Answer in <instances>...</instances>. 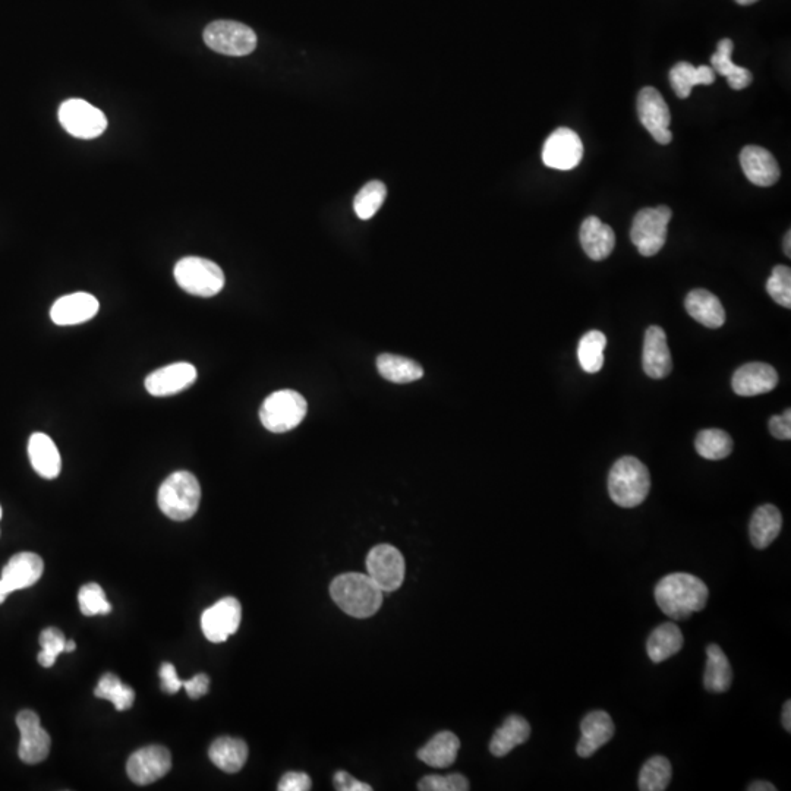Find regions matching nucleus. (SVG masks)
Returning a JSON list of instances; mask_svg holds the SVG:
<instances>
[{
  "mask_svg": "<svg viewBox=\"0 0 791 791\" xmlns=\"http://www.w3.org/2000/svg\"><path fill=\"white\" fill-rule=\"evenodd\" d=\"M99 310L96 296L77 292L59 298L50 310V318L58 326H78L96 317Z\"/></svg>",
  "mask_w": 791,
  "mask_h": 791,
  "instance_id": "18",
  "label": "nucleus"
},
{
  "mask_svg": "<svg viewBox=\"0 0 791 791\" xmlns=\"http://www.w3.org/2000/svg\"><path fill=\"white\" fill-rule=\"evenodd\" d=\"M200 501V482L187 471H178L167 477L157 494L160 510L176 522L191 519L197 513Z\"/></svg>",
  "mask_w": 791,
  "mask_h": 791,
  "instance_id": "4",
  "label": "nucleus"
},
{
  "mask_svg": "<svg viewBox=\"0 0 791 791\" xmlns=\"http://www.w3.org/2000/svg\"><path fill=\"white\" fill-rule=\"evenodd\" d=\"M387 197V188L383 182L371 181L356 194L354 210L361 220H370L381 209Z\"/></svg>",
  "mask_w": 791,
  "mask_h": 791,
  "instance_id": "39",
  "label": "nucleus"
},
{
  "mask_svg": "<svg viewBox=\"0 0 791 791\" xmlns=\"http://www.w3.org/2000/svg\"><path fill=\"white\" fill-rule=\"evenodd\" d=\"M334 789L339 791H371L373 787L361 783L345 771L336 772L334 775Z\"/></svg>",
  "mask_w": 791,
  "mask_h": 791,
  "instance_id": "46",
  "label": "nucleus"
},
{
  "mask_svg": "<svg viewBox=\"0 0 791 791\" xmlns=\"http://www.w3.org/2000/svg\"><path fill=\"white\" fill-rule=\"evenodd\" d=\"M605 346H607V337L598 330H592L582 337L578 346V359L583 371L589 374L601 371L604 365Z\"/></svg>",
  "mask_w": 791,
  "mask_h": 791,
  "instance_id": "35",
  "label": "nucleus"
},
{
  "mask_svg": "<svg viewBox=\"0 0 791 791\" xmlns=\"http://www.w3.org/2000/svg\"><path fill=\"white\" fill-rule=\"evenodd\" d=\"M377 370L381 377L396 384L414 383L424 377V370L417 362L393 354L378 356Z\"/></svg>",
  "mask_w": 791,
  "mask_h": 791,
  "instance_id": "34",
  "label": "nucleus"
},
{
  "mask_svg": "<svg viewBox=\"0 0 791 791\" xmlns=\"http://www.w3.org/2000/svg\"><path fill=\"white\" fill-rule=\"evenodd\" d=\"M368 576L383 592H393L405 581L406 564L402 553L392 545L374 547L367 557Z\"/></svg>",
  "mask_w": 791,
  "mask_h": 791,
  "instance_id": "10",
  "label": "nucleus"
},
{
  "mask_svg": "<svg viewBox=\"0 0 791 791\" xmlns=\"http://www.w3.org/2000/svg\"><path fill=\"white\" fill-rule=\"evenodd\" d=\"M459 749V737L452 731H441L419 749L418 758L430 767L447 768L458 758Z\"/></svg>",
  "mask_w": 791,
  "mask_h": 791,
  "instance_id": "29",
  "label": "nucleus"
},
{
  "mask_svg": "<svg viewBox=\"0 0 791 791\" xmlns=\"http://www.w3.org/2000/svg\"><path fill=\"white\" fill-rule=\"evenodd\" d=\"M78 603H80V610L84 616H105L112 611V605L106 600L105 591L102 586L97 583H87L80 589L78 594Z\"/></svg>",
  "mask_w": 791,
  "mask_h": 791,
  "instance_id": "40",
  "label": "nucleus"
},
{
  "mask_svg": "<svg viewBox=\"0 0 791 791\" xmlns=\"http://www.w3.org/2000/svg\"><path fill=\"white\" fill-rule=\"evenodd\" d=\"M94 695L112 702L116 711H128L135 702V690L126 686L118 676L106 673L97 683Z\"/></svg>",
  "mask_w": 791,
  "mask_h": 791,
  "instance_id": "36",
  "label": "nucleus"
},
{
  "mask_svg": "<svg viewBox=\"0 0 791 791\" xmlns=\"http://www.w3.org/2000/svg\"><path fill=\"white\" fill-rule=\"evenodd\" d=\"M685 639L682 630L673 622L658 626L649 636L646 651L652 663L658 664L682 651Z\"/></svg>",
  "mask_w": 791,
  "mask_h": 791,
  "instance_id": "28",
  "label": "nucleus"
},
{
  "mask_svg": "<svg viewBox=\"0 0 791 791\" xmlns=\"http://www.w3.org/2000/svg\"><path fill=\"white\" fill-rule=\"evenodd\" d=\"M185 690H187L188 696L191 699H200L203 698L204 695H207L209 692L210 687V679L207 674H197V676L192 677L191 680H187L184 682Z\"/></svg>",
  "mask_w": 791,
  "mask_h": 791,
  "instance_id": "48",
  "label": "nucleus"
},
{
  "mask_svg": "<svg viewBox=\"0 0 791 791\" xmlns=\"http://www.w3.org/2000/svg\"><path fill=\"white\" fill-rule=\"evenodd\" d=\"M740 165L746 178L758 187H771L780 179V166L767 148L746 146L740 153Z\"/></svg>",
  "mask_w": 791,
  "mask_h": 791,
  "instance_id": "20",
  "label": "nucleus"
},
{
  "mask_svg": "<svg viewBox=\"0 0 791 791\" xmlns=\"http://www.w3.org/2000/svg\"><path fill=\"white\" fill-rule=\"evenodd\" d=\"M75 648H77V644L74 641H66L65 645V652L69 654V652H74Z\"/></svg>",
  "mask_w": 791,
  "mask_h": 791,
  "instance_id": "52",
  "label": "nucleus"
},
{
  "mask_svg": "<svg viewBox=\"0 0 791 791\" xmlns=\"http://www.w3.org/2000/svg\"><path fill=\"white\" fill-rule=\"evenodd\" d=\"M749 791H775L777 787L772 786L771 783H767V781H755V783L750 784L748 787Z\"/></svg>",
  "mask_w": 791,
  "mask_h": 791,
  "instance_id": "49",
  "label": "nucleus"
},
{
  "mask_svg": "<svg viewBox=\"0 0 791 791\" xmlns=\"http://www.w3.org/2000/svg\"><path fill=\"white\" fill-rule=\"evenodd\" d=\"M308 403L295 390L271 393L260 409V421L270 433H288L307 417Z\"/></svg>",
  "mask_w": 791,
  "mask_h": 791,
  "instance_id": "5",
  "label": "nucleus"
},
{
  "mask_svg": "<svg viewBox=\"0 0 791 791\" xmlns=\"http://www.w3.org/2000/svg\"><path fill=\"white\" fill-rule=\"evenodd\" d=\"M642 364L648 377L661 380L671 373V354L667 345V334L661 327L651 326L646 330Z\"/></svg>",
  "mask_w": 791,
  "mask_h": 791,
  "instance_id": "22",
  "label": "nucleus"
},
{
  "mask_svg": "<svg viewBox=\"0 0 791 791\" xmlns=\"http://www.w3.org/2000/svg\"><path fill=\"white\" fill-rule=\"evenodd\" d=\"M330 595L334 603L349 616L368 619L380 610L384 592L368 575L345 573L334 579L330 585Z\"/></svg>",
  "mask_w": 791,
  "mask_h": 791,
  "instance_id": "2",
  "label": "nucleus"
},
{
  "mask_svg": "<svg viewBox=\"0 0 791 791\" xmlns=\"http://www.w3.org/2000/svg\"><path fill=\"white\" fill-rule=\"evenodd\" d=\"M783 727L787 733L791 731V702L787 701L783 707Z\"/></svg>",
  "mask_w": 791,
  "mask_h": 791,
  "instance_id": "50",
  "label": "nucleus"
},
{
  "mask_svg": "<svg viewBox=\"0 0 791 791\" xmlns=\"http://www.w3.org/2000/svg\"><path fill=\"white\" fill-rule=\"evenodd\" d=\"M28 456L34 471L44 479L59 477L62 469L61 453L47 434L34 433L28 441Z\"/></svg>",
  "mask_w": 791,
  "mask_h": 791,
  "instance_id": "24",
  "label": "nucleus"
},
{
  "mask_svg": "<svg viewBox=\"0 0 791 791\" xmlns=\"http://www.w3.org/2000/svg\"><path fill=\"white\" fill-rule=\"evenodd\" d=\"M172 768V755L163 746H147L132 753L126 772L132 783L148 786L165 777Z\"/></svg>",
  "mask_w": 791,
  "mask_h": 791,
  "instance_id": "14",
  "label": "nucleus"
},
{
  "mask_svg": "<svg viewBox=\"0 0 791 791\" xmlns=\"http://www.w3.org/2000/svg\"><path fill=\"white\" fill-rule=\"evenodd\" d=\"M671 764L664 756H654L648 759L639 772V790L664 791L668 789L671 781Z\"/></svg>",
  "mask_w": 791,
  "mask_h": 791,
  "instance_id": "38",
  "label": "nucleus"
},
{
  "mask_svg": "<svg viewBox=\"0 0 791 791\" xmlns=\"http://www.w3.org/2000/svg\"><path fill=\"white\" fill-rule=\"evenodd\" d=\"M418 789L422 791H468L469 781L462 774L427 775L419 781Z\"/></svg>",
  "mask_w": 791,
  "mask_h": 791,
  "instance_id": "43",
  "label": "nucleus"
},
{
  "mask_svg": "<svg viewBox=\"0 0 791 791\" xmlns=\"http://www.w3.org/2000/svg\"><path fill=\"white\" fill-rule=\"evenodd\" d=\"M160 679H162V689L166 693H170V695H175L184 687V680L179 679L173 664H162V667H160Z\"/></svg>",
  "mask_w": 791,
  "mask_h": 791,
  "instance_id": "45",
  "label": "nucleus"
},
{
  "mask_svg": "<svg viewBox=\"0 0 791 791\" xmlns=\"http://www.w3.org/2000/svg\"><path fill=\"white\" fill-rule=\"evenodd\" d=\"M17 726L21 733L20 758L28 765H36L43 762L49 756L50 740L49 733L43 729L39 715L30 709H25L17 715Z\"/></svg>",
  "mask_w": 791,
  "mask_h": 791,
  "instance_id": "16",
  "label": "nucleus"
},
{
  "mask_svg": "<svg viewBox=\"0 0 791 791\" xmlns=\"http://www.w3.org/2000/svg\"><path fill=\"white\" fill-rule=\"evenodd\" d=\"M783 528V516L780 510L772 504L758 507L750 519L749 535L753 547L765 550L772 542L777 540Z\"/></svg>",
  "mask_w": 791,
  "mask_h": 791,
  "instance_id": "26",
  "label": "nucleus"
},
{
  "mask_svg": "<svg viewBox=\"0 0 791 791\" xmlns=\"http://www.w3.org/2000/svg\"><path fill=\"white\" fill-rule=\"evenodd\" d=\"M179 288L189 295L211 298L225 288V273L213 261L201 257H185L175 266Z\"/></svg>",
  "mask_w": 791,
  "mask_h": 791,
  "instance_id": "6",
  "label": "nucleus"
},
{
  "mask_svg": "<svg viewBox=\"0 0 791 791\" xmlns=\"http://www.w3.org/2000/svg\"><path fill=\"white\" fill-rule=\"evenodd\" d=\"M767 291L781 307L791 308V270L786 266H775L767 282Z\"/></svg>",
  "mask_w": 791,
  "mask_h": 791,
  "instance_id": "41",
  "label": "nucleus"
},
{
  "mask_svg": "<svg viewBox=\"0 0 791 791\" xmlns=\"http://www.w3.org/2000/svg\"><path fill=\"white\" fill-rule=\"evenodd\" d=\"M731 682H733V670L729 658L717 644L708 645L705 689L712 693H724L730 689Z\"/></svg>",
  "mask_w": 791,
  "mask_h": 791,
  "instance_id": "33",
  "label": "nucleus"
},
{
  "mask_svg": "<svg viewBox=\"0 0 791 791\" xmlns=\"http://www.w3.org/2000/svg\"><path fill=\"white\" fill-rule=\"evenodd\" d=\"M531 726L521 715H510L503 726L494 733L490 743V752L497 758L509 755L513 749L528 742Z\"/></svg>",
  "mask_w": 791,
  "mask_h": 791,
  "instance_id": "27",
  "label": "nucleus"
},
{
  "mask_svg": "<svg viewBox=\"0 0 791 791\" xmlns=\"http://www.w3.org/2000/svg\"><path fill=\"white\" fill-rule=\"evenodd\" d=\"M655 603L670 619L680 622L707 607V583L690 573H671L655 586Z\"/></svg>",
  "mask_w": 791,
  "mask_h": 791,
  "instance_id": "1",
  "label": "nucleus"
},
{
  "mask_svg": "<svg viewBox=\"0 0 791 791\" xmlns=\"http://www.w3.org/2000/svg\"><path fill=\"white\" fill-rule=\"evenodd\" d=\"M638 116L644 128L654 137L661 146H667L673 140L668 126L671 124L670 109L660 91L654 87L642 88L638 94Z\"/></svg>",
  "mask_w": 791,
  "mask_h": 791,
  "instance_id": "11",
  "label": "nucleus"
},
{
  "mask_svg": "<svg viewBox=\"0 0 791 791\" xmlns=\"http://www.w3.org/2000/svg\"><path fill=\"white\" fill-rule=\"evenodd\" d=\"M777 371L764 362H750L743 365L733 375L734 393L743 397L765 395L777 387Z\"/></svg>",
  "mask_w": 791,
  "mask_h": 791,
  "instance_id": "19",
  "label": "nucleus"
},
{
  "mask_svg": "<svg viewBox=\"0 0 791 791\" xmlns=\"http://www.w3.org/2000/svg\"><path fill=\"white\" fill-rule=\"evenodd\" d=\"M211 762L219 770L236 774L244 768L248 759V746L244 740L233 737H220L210 746Z\"/></svg>",
  "mask_w": 791,
  "mask_h": 791,
  "instance_id": "30",
  "label": "nucleus"
},
{
  "mask_svg": "<svg viewBox=\"0 0 791 791\" xmlns=\"http://www.w3.org/2000/svg\"><path fill=\"white\" fill-rule=\"evenodd\" d=\"M695 449L698 455L704 459H726L733 452V440L726 431L712 428V430H704L698 434Z\"/></svg>",
  "mask_w": 791,
  "mask_h": 791,
  "instance_id": "37",
  "label": "nucleus"
},
{
  "mask_svg": "<svg viewBox=\"0 0 791 791\" xmlns=\"http://www.w3.org/2000/svg\"><path fill=\"white\" fill-rule=\"evenodd\" d=\"M582 157V140L569 128H559L554 131L542 148V162L551 169H575L581 163Z\"/></svg>",
  "mask_w": 791,
  "mask_h": 791,
  "instance_id": "15",
  "label": "nucleus"
},
{
  "mask_svg": "<svg viewBox=\"0 0 791 791\" xmlns=\"http://www.w3.org/2000/svg\"><path fill=\"white\" fill-rule=\"evenodd\" d=\"M651 490V475L633 456L617 460L608 475V494L617 506L633 509L644 503Z\"/></svg>",
  "mask_w": 791,
  "mask_h": 791,
  "instance_id": "3",
  "label": "nucleus"
},
{
  "mask_svg": "<svg viewBox=\"0 0 791 791\" xmlns=\"http://www.w3.org/2000/svg\"><path fill=\"white\" fill-rule=\"evenodd\" d=\"M784 252H786L787 257H791V232H787L786 238H784Z\"/></svg>",
  "mask_w": 791,
  "mask_h": 791,
  "instance_id": "51",
  "label": "nucleus"
},
{
  "mask_svg": "<svg viewBox=\"0 0 791 791\" xmlns=\"http://www.w3.org/2000/svg\"><path fill=\"white\" fill-rule=\"evenodd\" d=\"M579 238H581L583 251L594 261L610 257L614 245H616L614 230L595 216H589L583 220Z\"/></svg>",
  "mask_w": 791,
  "mask_h": 791,
  "instance_id": "23",
  "label": "nucleus"
},
{
  "mask_svg": "<svg viewBox=\"0 0 791 791\" xmlns=\"http://www.w3.org/2000/svg\"><path fill=\"white\" fill-rule=\"evenodd\" d=\"M0 519H2V507H0Z\"/></svg>",
  "mask_w": 791,
  "mask_h": 791,
  "instance_id": "54",
  "label": "nucleus"
},
{
  "mask_svg": "<svg viewBox=\"0 0 791 791\" xmlns=\"http://www.w3.org/2000/svg\"><path fill=\"white\" fill-rule=\"evenodd\" d=\"M311 786H313V781H311L310 775L305 772H288L283 775L277 789L280 791H308L311 790Z\"/></svg>",
  "mask_w": 791,
  "mask_h": 791,
  "instance_id": "44",
  "label": "nucleus"
},
{
  "mask_svg": "<svg viewBox=\"0 0 791 791\" xmlns=\"http://www.w3.org/2000/svg\"><path fill=\"white\" fill-rule=\"evenodd\" d=\"M613 720L605 711H592L583 718L581 723V740L576 746V752L581 758H591L597 750L607 745L613 739Z\"/></svg>",
  "mask_w": 791,
  "mask_h": 791,
  "instance_id": "21",
  "label": "nucleus"
},
{
  "mask_svg": "<svg viewBox=\"0 0 791 791\" xmlns=\"http://www.w3.org/2000/svg\"><path fill=\"white\" fill-rule=\"evenodd\" d=\"M734 44L730 39H723L718 43L717 50L711 58V68L717 74L723 75L733 90H745L753 81L752 72L742 66L734 65L731 61Z\"/></svg>",
  "mask_w": 791,
  "mask_h": 791,
  "instance_id": "31",
  "label": "nucleus"
},
{
  "mask_svg": "<svg viewBox=\"0 0 791 791\" xmlns=\"http://www.w3.org/2000/svg\"><path fill=\"white\" fill-rule=\"evenodd\" d=\"M671 87L679 99H687L692 93L695 85H711L715 81V72L711 66H693L689 62H679L671 68L670 75Z\"/></svg>",
  "mask_w": 791,
  "mask_h": 791,
  "instance_id": "32",
  "label": "nucleus"
},
{
  "mask_svg": "<svg viewBox=\"0 0 791 791\" xmlns=\"http://www.w3.org/2000/svg\"><path fill=\"white\" fill-rule=\"evenodd\" d=\"M204 42L220 55L248 56L257 47V34L241 22L220 20L211 22L204 30Z\"/></svg>",
  "mask_w": 791,
  "mask_h": 791,
  "instance_id": "7",
  "label": "nucleus"
},
{
  "mask_svg": "<svg viewBox=\"0 0 791 791\" xmlns=\"http://www.w3.org/2000/svg\"><path fill=\"white\" fill-rule=\"evenodd\" d=\"M43 570L44 563L39 554L20 553L12 557L2 570L0 604L5 603L6 598L12 592L30 588L34 583L39 582L40 578H42Z\"/></svg>",
  "mask_w": 791,
  "mask_h": 791,
  "instance_id": "13",
  "label": "nucleus"
},
{
  "mask_svg": "<svg viewBox=\"0 0 791 791\" xmlns=\"http://www.w3.org/2000/svg\"><path fill=\"white\" fill-rule=\"evenodd\" d=\"M40 645H42V652L39 654V663L43 667L49 668L56 663L59 655L65 652L66 638L61 630L49 627V629H44L40 635Z\"/></svg>",
  "mask_w": 791,
  "mask_h": 791,
  "instance_id": "42",
  "label": "nucleus"
},
{
  "mask_svg": "<svg viewBox=\"0 0 791 791\" xmlns=\"http://www.w3.org/2000/svg\"><path fill=\"white\" fill-rule=\"evenodd\" d=\"M736 2L739 3V5L748 6L752 5V3L758 2V0H736Z\"/></svg>",
  "mask_w": 791,
  "mask_h": 791,
  "instance_id": "53",
  "label": "nucleus"
},
{
  "mask_svg": "<svg viewBox=\"0 0 791 791\" xmlns=\"http://www.w3.org/2000/svg\"><path fill=\"white\" fill-rule=\"evenodd\" d=\"M197 368L188 362H176L153 371L146 378V390L154 397L173 396L184 392L197 380Z\"/></svg>",
  "mask_w": 791,
  "mask_h": 791,
  "instance_id": "17",
  "label": "nucleus"
},
{
  "mask_svg": "<svg viewBox=\"0 0 791 791\" xmlns=\"http://www.w3.org/2000/svg\"><path fill=\"white\" fill-rule=\"evenodd\" d=\"M687 314L708 329H720L726 323V311L720 299L705 289H695L686 296Z\"/></svg>",
  "mask_w": 791,
  "mask_h": 791,
  "instance_id": "25",
  "label": "nucleus"
},
{
  "mask_svg": "<svg viewBox=\"0 0 791 791\" xmlns=\"http://www.w3.org/2000/svg\"><path fill=\"white\" fill-rule=\"evenodd\" d=\"M59 122L72 137L93 140L107 128V118L102 110L81 99H69L59 107Z\"/></svg>",
  "mask_w": 791,
  "mask_h": 791,
  "instance_id": "9",
  "label": "nucleus"
},
{
  "mask_svg": "<svg viewBox=\"0 0 791 791\" xmlns=\"http://www.w3.org/2000/svg\"><path fill=\"white\" fill-rule=\"evenodd\" d=\"M770 431L772 436L778 440H790L791 438V411L787 409L784 414L772 417L770 421Z\"/></svg>",
  "mask_w": 791,
  "mask_h": 791,
  "instance_id": "47",
  "label": "nucleus"
},
{
  "mask_svg": "<svg viewBox=\"0 0 791 791\" xmlns=\"http://www.w3.org/2000/svg\"><path fill=\"white\" fill-rule=\"evenodd\" d=\"M241 620V603L236 598L226 597L204 611L201 629L210 642L222 644L238 632Z\"/></svg>",
  "mask_w": 791,
  "mask_h": 791,
  "instance_id": "12",
  "label": "nucleus"
},
{
  "mask_svg": "<svg viewBox=\"0 0 791 791\" xmlns=\"http://www.w3.org/2000/svg\"><path fill=\"white\" fill-rule=\"evenodd\" d=\"M671 210L666 206L644 209L633 219L630 238L638 248L639 254L652 257L663 250L667 241V228L670 223Z\"/></svg>",
  "mask_w": 791,
  "mask_h": 791,
  "instance_id": "8",
  "label": "nucleus"
}]
</instances>
